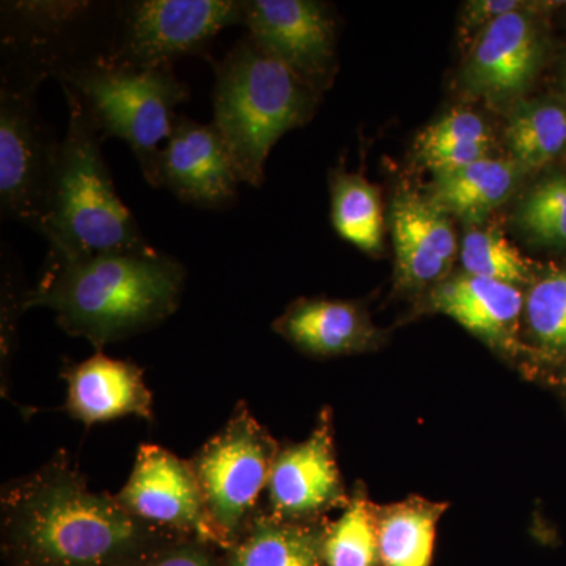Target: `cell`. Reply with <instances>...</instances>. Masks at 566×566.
I'll use <instances>...</instances> for the list:
<instances>
[{"label": "cell", "instance_id": "27", "mask_svg": "<svg viewBox=\"0 0 566 566\" xmlns=\"http://www.w3.org/2000/svg\"><path fill=\"white\" fill-rule=\"evenodd\" d=\"M528 329L543 348L566 349V270L546 275L526 297Z\"/></svg>", "mask_w": 566, "mask_h": 566}, {"label": "cell", "instance_id": "16", "mask_svg": "<svg viewBox=\"0 0 566 566\" xmlns=\"http://www.w3.org/2000/svg\"><path fill=\"white\" fill-rule=\"evenodd\" d=\"M390 222L398 283L416 290L444 282L458 251L455 229L447 212L419 193L401 192L395 197Z\"/></svg>", "mask_w": 566, "mask_h": 566}, {"label": "cell", "instance_id": "25", "mask_svg": "<svg viewBox=\"0 0 566 566\" xmlns=\"http://www.w3.org/2000/svg\"><path fill=\"white\" fill-rule=\"evenodd\" d=\"M323 558L324 566H379L371 502L363 486L354 488L342 516L327 524Z\"/></svg>", "mask_w": 566, "mask_h": 566}, {"label": "cell", "instance_id": "11", "mask_svg": "<svg viewBox=\"0 0 566 566\" xmlns=\"http://www.w3.org/2000/svg\"><path fill=\"white\" fill-rule=\"evenodd\" d=\"M115 497L126 512L151 526L222 549L191 463L161 446L139 447L132 475Z\"/></svg>", "mask_w": 566, "mask_h": 566}, {"label": "cell", "instance_id": "32", "mask_svg": "<svg viewBox=\"0 0 566 566\" xmlns=\"http://www.w3.org/2000/svg\"><path fill=\"white\" fill-rule=\"evenodd\" d=\"M564 85H565V91H566V69H565Z\"/></svg>", "mask_w": 566, "mask_h": 566}, {"label": "cell", "instance_id": "21", "mask_svg": "<svg viewBox=\"0 0 566 566\" xmlns=\"http://www.w3.org/2000/svg\"><path fill=\"white\" fill-rule=\"evenodd\" d=\"M520 170L515 159L485 158L436 174L431 200L464 221L480 222L515 191Z\"/></svg>", "mask_w": 566, "mask_h": 566}, {"label": "cell", "instance_id": "5", "mask_svg": "<svg viewBox=\"0 0 566 566\" xmlns=\"http://www.w3.org/2000/svg\"><path fill=\"white\" fill-rule=\"evenodd\" d=\"M118 9L111 0L0 3V87L36 92L51 77L109 61Z\"/></svg>", "mask_w": 566, "mask_h": 566}, {"label": "cell", "instance_id": "12", "mask_svg": "<svg viewBox=\"0 0 566 566\" xmlns=\"http://www.w3.org/2000/svg\"><path fill=\"white\" fill-rule=\"evenodd\" d=\"M348 502L335 458L333 416L323 409L305 441L279 449L262 510L289 523H315Z\"/></svg>", "mask_w": 566, "mask_h": 566}, {"label": "cell", "instance_id": "28", "mask_svg": "<svg viewBox=\"0 0 566 566\" xmlns=\"http://www.w3.org/2000/svg\"><path fill=\"white\" fill-rule=\"evenodd\" d=\"M517 219L538 243L566 245V177L547 178L532 189Z\"/></svg>", "mask_w": 566, "mask_h": 566}, {"label": "cell", "instance_id": "13", "mask_svg": "<svg viewBox=\"0 0 566 566\" xmlns=\"http://www.w3.org/2000/svg\"><path fill=\"white\" fill-rule=\"evenodd\" d=\"M159 185L200 210H227L238 199L237 167L216 126L178 114L161 148Z\"/></svg>", "mask_w": 566, "mask_h": 566}, {"label": "cell", "instance_id": "2", "mask_svg": "<svg viewBox=\"0 0 566 566\" xmlns=\"http://www.w3.org/2000/svg\"><path fill=\"white\" fill-rule=\"evenodd\" d=\"M185 264L153 248L76 260H46L24 312L44 307L71 337L104 346L147 333L170 318L185 292Z\"/></svg>", "mask_w": 566, "mask_h": 566}, {"label": "cell", "instance_id": "20", "mask_svg": "<svg viewBox=\"0 0 566 566\" xmlns=\"http://www.w3.org/2000/svg\"><path fill=\"white\" fill-rule=\"evenodd\" d=\"M446 509L447 504L422 497L371 504L379 566H431L436 527Z\"/></svg>", "mask_w": 566, "mask_h": 566}, {"label": "cell", "instance_id": "26", "mask_svg": "<svg viewBox=\"0 0 566 566\" xmlns=\"http://www.w3.org/2000/svg\"><path fill=\"white\" fill-rule=\"evenodd\" d=\"M461 262L465 273L491 281L513 286L531 281L532 270L526 256L521 255L499 230L474 229L465 234Z\"/></svg>", "mask_w": 566, "mask_h": 566}, {"label": "cell", "instance_id": "9", "mask_svg": "<svg viewBox=\"0 0 566 566\" xmlns=\"http://www.w3.org/2000/svg\"><path fill=\"white\" fill-rule=\"evenodd\" d=\"M36 92L0 87V211L40 232L62 140L36 107Z\"/></svg>", "mask_w": 566, "mask_h": 566}, {"label": "cell", "instance_id": "19", "mask_svg": "<svg viewBox=\"0 0 566 566\" xmlns=\"http://www.w3.org/2000/svg\"><path fill=\"white\" fill-rule=\"evenodd\" d=\"M327 524L289 523L260 510L232 545L221 549L223 566H324Z\"/></svg>", "mask_w": 566, "mask_h": 566}, {"label": "cell", "instance_id": "15", "mask_svg": "<svg viewBox=\"0 0 566 566\" xmlns=\"http://www.w3.org/2000/svg\"><path fill=\"white\" fill-rule=\"evenodd\" d=\"M542 59L534 20L523 9L497 18L479 33L465 63V87L494 102L513 98L531 84Z\"/></svg>", "mask_w": 566, "mask_h": 566}, {"label": "cell", "instance_id": "1", "mask_svg": "<svg viewBox=\"0 0 566 566\" xmlns=\"http://www.w3.org/2000/svg\"><path fill=\"white\" fill-rule=\"evenodd\" d=\"M6 566H139L181 538L96 493L66 450L0 493Z\"/></svg>", "mask_w": 566, "mask_h": 566}, {"label": "cell", "instance_id": "24", "mask_svg": "<svg viewBox=\"0 0 566 566\" xmlns=\"http://www.w3.org/2000/svg\"><path fill=\"white\" fill-rule=\"evenodd\" d=\"M506 140L521 169H538L566 147V109L539 103L517 109L510 118Z\"/></svg>", "mask_w": 566, "mask_h": 566}, {"label": "cell", "instance_id": "17", "mask_svg": "<svg viewBox=\"0 0 566 566\" xmlns=\"http://www.w3.org/2000/svg\"><path fill=\"white\" fill-rule=\"evenodd\" d=\"M431 305L488 344L504 349L516 344L524 307L517 286L464 273L439 283L431 294Z\"/></svg>", "mask_w": 566, "mask_h": 566}, {"label": "cell", "instance_id": "7", "mask_svg": "<svg viewBox=\"0 0 566 566\" xmlns=\"http://www.w3.org/2000/svg\"><path fill=\"white\" fill-rule=\"evenodd\" d=\"M279 449L248 403L240 401L222 430L189 460L222 549L232 545L262 510Z\"/></svg>", "mask_w": 566, "mask_h": 566}, {"label": "cell", "instance_id": "8", "mask_svg": "<svg viewBox=\"0 0 566 566\" xmlns=\"http://www.w3.org/2000/svg\"><path fill=\"white\" fill-rule=\"evenodd\" d=\"M244 25L243 0H128L120 2L109 63L129 69L174 66L207 55L223 29Z\"/></svg>", "mask_w": 566, "mask_h": 566}, {"label": "cell", "instance_id": "3", "mask_svg": "<svg viewBox=\"0 0 566 566\" xmlns=\"http://www.w3.org/2000/svg\"><path fill=\"white\" fill-rule=\"evenodd\" d=\"M69 125L59 153L46 218L40 234L48 259L76 260L106 252L150 251L136 218L115 191L102 151V133L76 92L62 85Z\"/></svg>", "mask_w": 566, "mask_h": 566}, {"label": "cell", "instance_id": "30", "mask_svg": "<svg viewBox=\"0 0 566 566\" xmlns=\"http://www.w3.org/2000/svg\"><path fill=\"white\" fill-rule=\"evenodd\" d=\"M139 566H223L221 547L200 538H181Z\"/></svg>", "mask_w": 566, "mask_h": 566}, {"label": "cell", "instance_id": "14", "mask_svg": "<svg viewBox=\"0 0 566 566\" xmlns=\"http://www.w3.org/2000/svg\"><path fill=\"white\" fill-rule=\"evenodd\" d=\"M61 376L66 382L63 411L85 427L128 416L155 420L153 395L137 364L98 352L82 363L66 360Z\"/></svg>", "mask_w": 566, "mask_h": 566}, {"label": "cell", "instance_id": "4", "mask_svg": "<svg viewBox=\"0 0 566 566\" xmlns=\"http://www.w3.org/2000/svg\"><path fill=\"white\" fill-rule=\"evenodd\" d=\"M214 74L212 125L241 182L260 188L268 156L283 134L311 120L316 93L248 33L214 62Z\"/></svg>", "mask_w": 566, "mask_h": 566}, {"label": "cell", "instance_id": "18", "mask_svg": "<svg viewBox=\"0 0 566 566\" xmlns=\"http://www.w3.org/2000/svg\"><path fill=\"white\" fill-rule=\"evenodd\" d=\"M273 329L316 357L365 352L376 340L375 327L359 304L323 297L296 301L275 319Z\"/></svg>", "mask_w": 566, "mask_h": 566}, {"label": "cell", "instance_id": "10", "mask_svg": "<svg viewBox=\"0 0 566 566\" xmlns=\"http://www.w3.org/2000/svg\"><path fill=\"white\" fill-rule=\"evenodd\" d=\"M248 35L319 95L335 71L331 10L314 0H243Z\"/></svg>", "mask_w": 566, "mask_h": 566}, {"label": "cell", "instance_id": "22", "mask_svg": "<svg viewBox=\"0 0 566 566\" xmlns=\"http://www.w3.org/2000/svg\"><path fill=\"white\" fill-rule=\"evenodd\" d=\"M491 150L490 128L474 112L455 109L419 134L417 158L434 174L450 172L485 159Z\"/></svg>", "mask_w": 566, "mask_h": 566}, {"label": "cell", "instance_id": "31", "mask_svg": "<svg viewBox=\"0 0 566 566\" xmlns=\"http://www.w3.org/2000/svg\"><path fill=\"white\" fill-rule=\"evenodd\" d=\"M520 9H523V2H517V0H472V2L465 3L464 31H479L480 29L482 32L497 18Z\"/></svg>", "mask_w": 566, "mask_h": 566}, {"label": "cell", "instance_id": "23", "mask_svg": "<svg viewBox=\"0 0 566 566\" xmlns=\"http://www.w3.org/2000/svg\"><path fill=\"white\" fill-rule=\"evenodd\" d=\"M331 219L335 232L360 251H381V193L363 175L345 169L331 174Z\"/></svg>", "mask_w": 566, "mask_h": 566}, {"label": "cell", "instance_id": "29", "mask_svg": "<svg viewBox=\"0 0 566 566\" xmlns=\"http://www.w3.org/2000/svg\"><path fill=\"white\" fill-rule=\"evenodd\" d=\"M25 290H22L20 279L14 275L11 270L10 260L2 256V297H0V308H2V316H0V334H2V385L6 382V376L9 375L11 359H13L14 340H17V324L20 322V316L24 312Z\"/></svg>", "mask_w": 566, "mask_h": 566}, {"label": "cell", "instance_id": "6", "mask_svg": "<svg viewBox=\"0 0 566 566\" xmlns=\"http://www.w3.org/2000/svg\"><path fill=\"white\" fill-rule=\"evenodd\" d=\"M81 96L103 140L118 137L129 145L145 180L159 185V144L172 134L177 107L191 98L174 66L129 69L103 62L61 81Z\"/></svg>", "mask_w": 566, "mask_h": 566}]
</instances>
